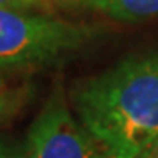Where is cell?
<instances>
[{
  "label": "cell",
  "mask_w": 158,
  "mask_h": 158,
  "mask_svg": "<svg viewBox=\"0 0 158 158\" xmlns=\"http://www.w3.org/2000/svg\"><path fill=\"white\" fill-rule=\"evenodd\" d=\"M72 107L113 158H139L158 137V53L85 79L72 91Z\"/></svg>",
  "instance_id": "1"
},
{
  "label": "cell",
  "mask_w": 158,
  "mask_h": 158,
  "mask_svg": "<svg viewBox=\"0 0 158 158\" xmlns=\"http://www.w3.org/2000/svg\"><path fill=\"white\" fill-rule=\"evenodd\" d=\"M139 158H158V137L155 139V142H153L151 146L148 148Z\"/></svg>",
  "instance_id": "8"
},
{
  "label": "cell",
  "mask_w": 158,
  "mask_h": 158,
  "mask_svg": "<svg viewBox=\"0 0 158 158\" xmlns=\"http://www.w3.org/2000/svg\"><path fill=\"white\" fill-rule=\"evenodd\" d=\"M0 158H25V156H23V153L9 146L7 142L0 141Z\"/></svg>",
  "instance_id": "6"
},
{
  "label": "cell",
  "mask_w": 158,
  "mask_h": 158,
  "mask_svg": "<svg viewBox=\"0 0 158 158\" xmlns=\"http://www.w3.org/2000/svg\"><path fill=\"white\" fill-rule=\"evenodd\" d=\"M62 4L100 12L119 21H137L158 14V0H62Z\"/></svg>",
  "instance_id": "4"
},
{
  "label": "cell",
  "mask_w": 158,
  "mask_h": 158,
  "mask_svg": "<svg viewBox=\"0 0 158 158\" xmlns=\"http://www.w3.org/2000/svg\"><path fill=\"white\" fill-rule=\"evenodd\" d=\"M0 6L2 7H11V9H27V4L23 0H0Z\"/></svg>",
  "instance_id": "7"
},
{
  "label": "cell",
  "mask_w": 158,
  "mask_h": 158,
  "mask_svg": "<svg viewBox=\"0 0 158 158\" xmlns=\"http://www.w3.org/2000/svg\"><path fill=\"white\" fill-rule=\"evenodd\" d=\"M23 100H25V91L0 76V125L9 121L19 111Z\"/></svg>",
  "instance_id": "5"
},
{
  "label": "cell",
  "mask_w": 158,
  "mask_h": 158,
  "mask_svg": "<svg viewBox=\"0 0 158 158\" xmlns=\"http://www.w3.org/2000/svg\"><path fill=\"white\" fill-rule=\"evenodd\" d=\"M25 158H113L69 111L62 93L53 95L32 121Z\"/></svg>",
  "instance_id": "3"
},
{
  "label": "cell",
  "mask_w": 158,
  "mask_h": 158,
  "mask_svg": "<svg viewBox=\"0 0 158 158\" xmlns=\"http://www.w3.org/2000/svg\"><path fill=\"white\" fill-rule=\"evenodd\" d=\"M95 37L88 25L0 6V67L46 65Z\"/></svg>",
  "instance_id": "2"
}]
</instances>
